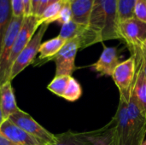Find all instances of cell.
I'll use <instances>...</instances> for the list:
<instances>
[{"instance_id": "1", "label": "cell", "mask_w": 146, "mask_h": 145, "mask_svg": "<svg viewBox=\"0 0 146 145\" xmlns=\"http://www.w3.org/2000/svg\"><path fill=\"white\" fill-rule=\"evenodd\" d=\"M117 0H94L88 27L99 42L120 39Z\"/></svg>"}, {"instance_id": "2", "label": "cell", "mask_w": 146, "mask_h": 145, "mask_svg": "<svg viewBox=\"0 0 146 145\" xmlns=\"http://www.w3.org/2000/svg\"><path fill=\"white\" fill-rule=\"evenodd\" d=\"M48 26V24H42L33 36L29 43L27 44V46L17 56L10 68L8 81H12L21 72H22L27 67L33 62L37 54L38 53L39 47L42 44V38Z\"/></svg>"}, {"instance_id": "3", "label": "cell", "mask_w": 146, "mask_h": 145, "mask_svg": "<svg viewBox=\"0 0 146 145\" xmlns=\"http://www.w3.org/2000/svg\"><path fill=\"white\" fill-rule=\"evenodd\" d=\"M136 69V59L133 56H131L126 61L120 62L112 74L113 80L119 90L120 98L127 103L133 90Z\"/></svg>"}, {"instance_id": "4", "label": "cell", "mask_w": 146, "mask_h": 145, "mask_svg": "<svg viewBox=\"0 0 146 145\" xmlns=\"http://www.w3.org/2000/svg\"><path fill=\"white\" fill-rule=\"evenodd\" d=\"M24 16H13L4 35L0 50V85L8 81L9 75V58L18 32L21 27Z\"/></svg>"}, {"instance_id": "5", "label": "cell", "mask_w": 146, "mask_h": 145, "mask_svg": "<svg viewBox=\"0 0 146 145\" xmlns=\"http://www.w3.org/2000/svg\"><path fill=\"white\" fill-rule=\"evenodd\" d=\"M8 120H9L12 123L16 125L18 127H20L31 136L41 140L45 144H52L57 140L56 135L47 131L40 124H38L30 115L21 109H19L17 112L13 114Z\"/></svg>"}, {"instance_id": "6", "label": "cell", "mask_w": 146, "mask_h": 145, "mask_svg": "<svg viewBox=\"0 0 146 145\" xmlns=\"http://www.w3.org/2000/svg\"><path fill=\"white\" fill-rule=\"evenodd\" d=\"M80 50V42L78 38L68 40L60 51L52 58L56 63L55 76L69 75L75 70V57Z\"/></svg>"}, {"instance_id": "7", "label": "cell", "mask_w": 146, "mask_h": 145, "mask_svg": "<svg viewBox=\"0 0 146 145\" xmlns=\"http://www.w3.org/2000/svg\"><path fill=\"white\" fill-rule=\"evenodd\" d=\"M120 39L127 48L143 44L146 40V22L136 17L119 24Z\"/></svg>"}, {"instance_id": "8", "label": "cell", "mask_w": 146, "mask_h": 145, "mask_svg": "<svg viewBox=\"0 0 146 145\" xmlns=\"http://www.w3.org/2000/svg\"><path fill=\"white\" fill-rule=\"evenodd\" d=\"M115 134L116 145H135L127 117V103L120 98L115 116Z\"/></svg>"}, {"instance_id": "9", "label": "cell", "mask_w": 146, "mask_h": 145, "mask_svg": "<svg viewBox=\"0 0 146 145\" xmlns=\"http://www.w3.org/2000/svg\"><path fill=\"white\" fill-rule=\"evenodd\" d=\"M39 26H40L38 22V19L36 15H31L28 16H24L21 27L18 32V35L15 38V41L12 48V51L9 58V71L12 64L15 61L17 56L29 43V41L35 34V32H37Z\"/></svg>"}, {"instance_id": "10", "label": "cell", "mask_w": 146, "mask_h": 145, "mask_svg": "<svg viewBox=\"0 0 146 145\" xmlns=\"http://www.w3.org/2000/svg\"><path fill=\"white\" fill-rule=\"evenodd\" d=\"M127 117L135 145H141L145 140L146 117L140 111L133 92L127 102Z\"/></svg>"}, {"instance_id": "11", "label": "cell", "mask_w": 146, "mask_h": 145, "mask_svg": "<svg viewBox=\"0 0 146 145\" xmlns=\"http://www.w3.org/2000/svg\"><path fill=\"white\" fill-rule=\"evenodd\" d=\"M0 133L18 145H50L31 136L9 120H5L0 126Z\"/></svg>"}, {"instance_id": "12", "label": "cell", "mask_w": 146, "mask_h": 145, "mask_svg": "<svg viewBox=\"0 0 146 145\" xmlns=\"http://www.w3.org/2000/svg\"><path fill=\"white\" fill-rule=\"evenodd\" d=\"M116 48L104 47L99 59L92 65L93 71L98 73L99 76H111L120 63Z\"/></svg>"}, {"instance_id": "13", "label": "cell", "mask_w": 146, "mask_h": 145, "mask_svg": "<svg viewBox=\"0 0 146 145\" xmlns=\"http://www.w3.org/2000/svg\"><path fill=\"white\" fill-rule=\"evenodd\" d=\"M136 59V77L133 93L140 111L146 117V78L141 58L137 54H131Z\"/></svg>"}, {"instance_id": "14", "label": "cell", "mask_w": 146, "mask_h": 145, "mask_svg": "<svg viewBox=\"0 0 146 145\" xmlns=\"http://www.w3.org/2000/svg\"><path fill=\"white\" fill-rule=\"evenodd\" d=\"M0 106L4 120H8L20 109L16 104L11 81H6L0 85Z\"/></svg>"}, {"instance_id": "15", "label": "cell", "mask_w": 146, "mask_h": 145, "mask_svg": "<svg viewBox=\"0 0 146 145\" xmlns=\"http://www.w3.org/2000/svg\"><path fill=\"white\" fill-rule=\"evenodd\" d=\"M94 0H73L70 1L72 21L75 23L88 26Z\"/></svg>"}, {"instance_id": "16", "label": "cell", "mask_w": 146, "mask_h": 145, "mask_svg": "<svg viewBox=\"0 0 146 145\" xmlns=\"http://www.w3.org/2000/svg\"><path fill=\"white\" fill-rule=\"evenodd\" d=\"M90 139L91 145H116L114 119L104 127L92 131Z\"/></svg>"}, {"instance_id": "17", "label": "cell", "mask_w": 146, "mask_h": 145, "mask_svg": "<svg viewBox=\"0 0 146 145\" xmlns=\"http://www.w3.org/2000/svg\"><path fill=\"white\" fill-rule=\"evenodd\" d=\"M90 136L91 132H74L68 131L61 134H56V142L50 145H91Z\"/></svg>"}, {"instance_id": "18", "label": "cell", "mask_w": 146, "mask_h": 145, "mask_svg": "<svg viewBox=\"0 0 146 145\" xmlns=\"http://www.w3.org/2000/svg\"><path fill=\"white\" fill-rule=\"evenodd\" d=\"M66 42L67 40L61 38L60 36H57L42 43L38 50V59L42 61L44 60L46 62L51 61L52 58L63 47Z\"/></svg>"}, {"instance_id": "19", "label": "cell", "mask_w": 146, "mask_h": 145, "mask_svg": "<svg viewBox=\"0 0 146 145\" xmlns=\"http://www.w3.org/2000/svg\"><path fill=\"white\" fill-rule=\"evenodd\" d=\"M13 18L10 0H0V50L4 35Z\"/></svg>"}, {"instance_id": "20", "label": "cell", "mask_w": 146, "mask_h": 145, "mask_svg": "<svg viewBox=\"0 0 146 145\" xmlns=\"http://www.w3.org/2000/svg\"><path fill=\"white\" fill-rule=\"evenodd\" d=\"M66 1L67 0H59L46 7L45 9L39 15L37 16L39 26H41L42 24L50 25V23L56 21L59 13Z\"/></svg>"}, {"instance_id": "21", "label": "cell", "mask_w": 146, "mask_h": 145, "mask_svg": "<svg viewBox=\"0 0 146 145\" xmlns=\"http://www.w3.org/2000/svg\"><path fill=\"white\" fill-rule=\"evenodd\" d=\"M137 0H117V10L119 22L135 17Z\"/></svg>"}, {"instance_id": "22", "label": "cell", "mask_w": 146, "mask_h": 145, "mask_svg": "<svg viewBox=\"0 0 146 145\" xmlns=\"http://www.w3.org/2000/svg\"><path fill=\"white\" fill-rule=\"evenodd\" d=\"M70 77L71 76L69 75L55 76L54 79L50 81V83L47 85V89L57 97H62L65 90L68 86Z\"/></svg>"}, {"instance_id": "23", "label": "cell", "mask_w": 146, "mask_h": 145, "mask_svg": "<svg viewBox=\"0 0 146 145\" xmlns=\"http://www.w3.org/2000/svg\"><path fill=\"white\" fill-rule=\"evenodd\" d=\"M82 95V88L80 83L74 78L70 77L68 80V86L65 90V92L62 96V98L68 102H75Z\"/></svg>"}, {"instance_id": "24", "label": "cell", "mask_w": 146, "mask_h": 145, "mask_svg": "<svg viewBox=\"0 0 146 145\" xmlns=\"http://www.w3.org/2000/svg\"><path fill=\"white\" fill-rule=\"evenodd\" d=\"M70 21H72V11H71L70 1L67 0L59 13L56 21L59 22L60 24L63 25Z\"/></svg>"}, {"instance_id": "25", "label": "cell", "mask_w": 146, "mask_h": 145, "mask_svg": "<svg viewBox=\"0 0 146 145\" xmlns=\"http://www.w3.org/2000/svg\"><path fill=\"white\" fill-rule=\"evenodd\" d=\"M129 51L131 54H137L142 60L143 65H144V70H145V73L146 78V48L143 45H135L133 47L128 48Z\"/></svg>"}, {"instance_id": "26", "label": "cell", "mask_w": 146, "mask_h": 145, "mask_svg": "<svg viewBox=\"0 0 146 145\" xmlns=\"http://www.w3.org/2000/svg\"><path fill=\"white\" fill-rule=\"evenodd\" d=\"M135 17L146 22V0H137Z\"/></svg>"}, {"instance_id": "27", "label": "cell", "mask_w": 146, "mask_h": 145, "mask_svg": "<svg viewBox=\"0 0 146 145\" xmlns=\"http://www.w3.org/2000/svg\"><path fill=\"white\" fill-rule=\"evenodd\" d=\"M13 16L21 17L24 16V8L22 0H10Z\"/></svg>"}, {"instance_id": "28", "label": "cell", "mask_w": 146, "mask_h": 145, "mask_svg": "<svg viewBox=\"0 0 146 145\" xmlns=\"http://www.w3.org/2000/svg\"><path fill=\"white\" fill-rule=\"evenodd\" d=\"M59 0H40V4H39V8H38V15H39L44 9L46 7H48L49 5H50L51 3L57 2Z\"/></svg>"}, {"instance_id": "29", "label": "cell", "mask_w": 146, "mask_h": 145, "mask_svg": "<svg viewBox=\"0 0 146 145\" xmlns=\"http://www.w3.org/2000/svg\"><path fill=\"white\" fill-rule=\"evenodd\" d=\"M24 8V16H28L32 15L31 9V0H22Z\"/></svg>"}, {"instance_id": "30", "label": "cell", "mask_w": 146, "mask_h": 145, "mask_svg": "<svg viewBox=\"0 0 146 145\" xmlns=\"http://www.w3.org/2000/svg\"><path fill=\"white\" fill-rule=\"evenodd\" d=\"M40 4V0H31V9H32V15H38V8Z\"/></svg>"}, {"instance_id": "31", "label": "cell", "mask_w": 146, "mask_h": 145, "mask_svg": "<svg viewBox=\"0 0 146 145\" xmlns=\"http://www.w3.org/2000/svg\"><path fill=\"white\" fill-rule=\"evenodd\" d=\"M0 145H18L14 144L13 142H11L10 140H9L8 138H6L3 135H2L0 133Z\"/></svg>"}, {"instance_id": "32", "label": "cell", "mask_w": 146, "mask_h": 145, "mask_svg": "<svg viewBox=\"0 0 146 145\" xmlns=\"http://www.w3.org/2000/svg\"><path fill=\"white\" fill-rule=\"evenodd\" d=\"M4 118H3V113H2V109H1V106H0V126L2 125V123L4 121Z\"/></svg>"}, {"instance_id": "33", "label": "cell", "mask_w": 146, "mask_h": 145, "mask_svg": "<svg viewBox=\"0 0 146 145\" xmlns=\"http://www.w3.org/2000/svg\"><path fill=\"white\" fill-rule=\"evenodd\" d=\"M141 145H146V139L145 140V141H144V143H143V144H142Z\"/></svg>"}, {"instance_id": "34", "label": "cell", "mask_w": 146, "mask_h": 145, "mask_svg": "<svg viewBox=\"0 0 146 145\" xmlns=\"http://www.w3.org/2000/svg\"><path fill=\"white\" fill-rule=\"evenodd\" d=\"M143 45H144V46H145V48H146V40H145V43L143 44Z\"/></svg>"}, {"instance_id": "35", "label": "cell", "mask_w": 146, "mask_h": 145, "mask_svg": "<svg viewBox=\"0 0 146 145\" xmlns=\"http://www.w3.org/2000/svg\"><path fill=\"white\" fill-rule=\"evenodd\" d=\"M69 1H73V0H69Z\"/></svg>"}]
</instances>
